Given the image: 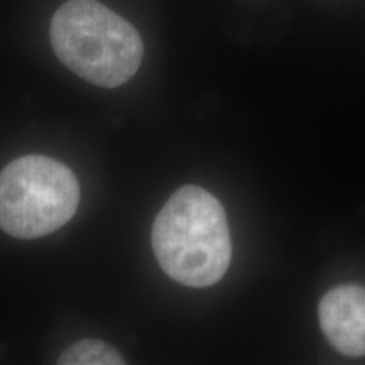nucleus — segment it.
Instances as JSON below:
<instances>
[{
	"mask_svg": "<svg viewBox=\"0 0 365 365\" xmlns=\"http://www.w3.org/2000/svg\"><path fill=\"white\" fill-rule=\"evenodd\" d=\"M319 325L328 341L346 357L365 355V287L346 284L328 291L319 303Z\"/></svg>",
	"mask_w": 365,
	"mask_h": 365,
	"instance_id": "20e7f679",
	"label": "nucleus"
},
{
	"mask_svg": "<svg viewBox=\"0 0 365 365\" xmlns=\"http://www.w3.org/2000/svg\"><path fill=\"white\" fill-rule=\"evenodd\" d=\"M78 203V180L53 158L29 154L0 173V228L16 239H39L59 230Z\"/></svg>",
	"mask_w": 365,
	"mask_h": 365,
	"instance_id": "7ed1b4c3",
	"label": "nucleus"
},
{
	"mask_svg": "<svg viewBox=\"0 0 365 365\" xmlns=\"http://www.w3.org/2000/svg\"><path fill=\"white\" fill-rule=\"evenodd\" d=\"M153 249L171 279L188 287L213 286L225 276L232 259L222 203L200 186H181L158 213Z\"/></svg>",
	"mask_w": 365,
	"mask_h": 365,
	"instance_id": "f257e3e1",
	"label": "nucleus"
},
{
	"mask_svg": "<svg viewBox=\"0 0 365 365\" xmlns=\"http://www.w3.org/2000/svg\"><path fill=\"white\" fill-rule=\"evenodd\" d=\"M49 38L63 65L103 88L127 83L143 63L135 27L97 0L63 4L53 16Z\"/></svg>",
	"mask_w": 365,
	"mask_h": 365,
	"instance_id": "f03ea898",
	"label": "nucleus"
},
{
	"mask_svg": "<svg viewBox=\"0 0 365 365\" xmlns=\"http://www.w3.org/2000/svg\"><path fill=\"white\" fill-rule=\"evenodd\" d=\"M58 364L61 365H122L124 357L112 345L102 340L86 339L68 346L59 355Z\"/></svg>",
	"mask_w": 365,
	"mask_h": 365,
	"instance_id": "39448f33",
	"label": "nucleus"
}]
</instances>
